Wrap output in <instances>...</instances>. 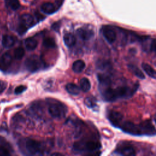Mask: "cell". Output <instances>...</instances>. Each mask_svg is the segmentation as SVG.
<instances>
[{"label":"cell","mask_w":156,"mask_h":156,"mask_svg":"<svg viewBox=\"0 0 156 156\" xmlns=\"http://www.w3.org/2000/svg\"><path fill=\"white\" fill-rule=\"evenodd\" d=\"M139 84L136 83L133 86H120L116 88L108 87L101 91L102 98L107 102H114L118 99H127L133 95L138 90Z\"/></svg>","instance_id":"6da1fadb"},{"label":"cell","mask_w":156,"mask_h":156,"mask_svg":"<svg viewBox=\"0 0 156 156\" xmlns=\"http://www.w3.org/2000/svg\"><path fill=\"white\" fill-rule=\"evenodd\" d=\"M124 132L135 136H153L155 135L154 126L150 120H146L138 124L131 121H125L119 127Z\"/></svg>","instance_id":"7a4b0ae2"},{"label":"cell","mask_w":156,"mask_h":156,"mask_svg":"<svg viewBox=\"0 0 156 156\" xmlns=\"http://www.w3.org/2000/svg\"><path fill=\"white\" fill-rule=\"evenodd\" d=\"M19 147L24 154L34 155H43L44 151V144L31 138H26L20 141Z\"/></svg>","instance_id":"3957f363"},{"label":"cell","mask_w":156,"mask_h":156,"mask_svg":"<svg viewBox=\"0 0 156 156\" xmlns=\"http://www.w3.org/2000/svg\"><path fill=\"white\" fill-rule=\"evenodd\" d=\"M46 101L49 113L52 117L60 119L65 116L68 108L64 104L52 98L46 99Z\"/></svg>","instance_id":"277c9868"},{"label":"cell","mask_w":156,"mask_h":156,"mask_svg":"<svg viewBox=\"0 0 156 156\" xmlns=\"http://www.w3.org/2000/svg\"><path fill=\"white\" fill-rule=\"evenodd\" d=\"M101 147V143L93 140H83L75 142L73 146V150L77 152H94Z\"/></svg>","instance_id":"5b68a950"},{"label":"cell","mask_w":156,"mask_h":156,"mask_svg":"<svg viewBox=\"0 0 156 156\" xmlns=\"http://www.w3.org/2000/svg\"><path fill=\"white\" fill-rule=\"evenodd\" d=\"M24 65L29 71L34 73L44 68L45 63L40 57L37 55H32L27 58L25 60Z\"/></svg>","instance_id":"8992f818"},{"label":"cell","mask_w":156,"mask_h":156,"mask_svg":"<svg viewBox=\"0 0 156 156\" xmlns=\"http://www.w3.org/2000/svg\"><path fill=\"white\" fill-rule=\"evenodd\" d=\"M35 24V20L33 16L28 13L23 14L20 18L17 32L20 35H23L29 28L32 27Z\"/></svg>","instance_id":"52a82bcc"},{"label":"cell","mask_w":156,"mask_h":156,"mask_svg":"<svg viewBox=\"0 0 156 156\" xmlns=\"http://www.w3.org/2000/svg\"><path fill=\"white\" fill-rule=\"evenodd\" d=\"M115 152L120 155L133 156L136 155V151L132 144L128 142H121L116 147Z\"/></svg>","instance_id":"ba28073f"},{"label":"cell","mask_w":156,"mask_h":156,"mask_svg":"<svg viewBox=\"0 0 156 156\" xmlns=\"http://www.w3.org/2000/svg\"><path fill=\"white\" fill-rule=\"evenodd\" d=\"M101 31L106 40L110 44L113 43L116 39V33L115 30L110 26H103L101 29Z\"/></svg>","instance_id":"9c48e42d"},{"label":"cell","mask_w":156,"mask_h":156,"mask_svg":"<svg viewBox=\"0 0 156 156\" xmlns=\"http://www.w3.org/2000/svg\"><path fill=\"white\" fill-rule=\"evenodd\" d=\"M107 118L112 126H113L115 127L119 128V127L121 125V122L122 121L123 116L119 112L110 110L107 113Z\"/></svg>","instance_id":"30bf717a"},{"label":"cell","mask_w":156,"mask_h":156,"mask_svg":"<svg viewBox=\"0 0 156 156\" xmlns=\"http://www.w3.org/2000/svg\"><path fill=\"white\" fill-rule=\"evenodd\" d=\"M99 82V87L100 91L111 87L112 81L111 78L107 74H98L97 75Z\"/></svg>","instance_id":"8fae6325"},{"label":"cell","mask_w":156,"mask_h":156,"mask_svg":"<svg viewBox=\"0 0 156 156\" xmlns=\"http://www.w3.org/2000/svg\"><path fill=\"white\" fill-rule=\"evenodd\" d=\"M12 62V57L9 52H5L0 58V70L5 71L9 69Z\"/></svg>","instance_id":"7c38bea8"},{"label":"cell","mask_w":156,"mask_h":156,"mask_svg":"<svg viewBox=\"0 0 156 156\" xmlns=\"http://www.w3.org/2000/svg\"><path fill=\"white\" fill-rule=\"evenodd\" d=\"M77 34L78 36L83 40L87 41L90 40L94 37V33L91 29L80 27L77 30Z\"/></svg>","instance_id":"4fadbf2b"},{"label":"cell","mask_w":156,"mask_h":156,"mask_svg":"<svg viewBox=\"0 0 156 156\" xmlns=\"http://www.w3.org/2000/svg\"><path fill=\"white\" fill-rule=\"evenodd\" d=\"M40 9L42 12L47 15L53 14L57 10L55 6L51 2H44L42 4Z\"/></svg>","instance_id":"5bb4252c"},{"label":"cell","mask_w":156,"mask_h":156,"mask_svg":"<svg viewBox=\"0 0 156 156\" xmlns=\"http://www.w3.org/2000/svg\"><path fill=\"white\" fill-rule=\"evenodd\" d=\"M16 42V38L13 36L9 35H4L2 37V44L6 48L12 47Z\"/></svg>","instance_id":"9a60e30c"},{"label":"cell","mask_w":156,"mask_h":156,"mask_svg":"<svg viewBox=\"0 0 156 156\" xmlns=\"http://www.w3.org/2000/svg\"><path fill=\"white\" fill-rule=\"evenodd\" d=\"M63 41L68 48L73 47L76 43V38L74 35L71 33H66L63 36Z\"/></svg>","instance_id":"2e32d148"},{"label":"cell","mask_w":156,"mask_h":156,"mask_svg":"<svg viewBox=\"0 0 156 156\" xmlns=\"http://www.w3.org/2000/svg\"><path fill=\"white\" fill-rule=\"evenodd\" d=\"M24 45L28 51H33L37 47L38 41L35 38L33 37H29L25 40Z\"/></svg>","instance_id":"e0dca14e"},{"label":"cell","mask_w":156,"mask_h":156,"mask_svg":"<svg viewBox=\"0 0 156 156\" xmlns=\"http://www.w3.org/2000/svg\"><path fill=\"white\" fill-rule=\"evenodd\" d=\"M85 68V63L82 60H76L72 65V69L76 73H81Z\"/></svg>","instance_id":"ac0fdd59"},{"label":"cell","mask_w":156,"mask_h":156,"mask_svg":"<svg viewBox=\"0 0 156 156\" xmlns=\"http://www.w3.org/2000/svg\"><path fill=\"white\" fill-rule=\"evenodd\" d=\"M129 69L137 77L141 79H145V76L143 71L136 65L130 64L128 65Z\"/></svg>","instance_id":"d6986e66"},{"label":"cell","mask_w":156,"mask_h":156,"mask_svg":"<svg viewBox=\"0 0 156 156\" xmlns=\"http://www.w3.org/2000/svg\"><path fill=\"white\" fill-rule=\"evenodd\" d=\"M67 92L73 95H78L80 93V88L75 83H68L65 87Z\"/></svg>","instance_id":"ffe728a7"},{"label":"cell","mask_w":156,"mask_h":156,"mask_svg":"<svg viewBox=\"0 0 156 156\" xmlns=\"http://www.w3.org/2000/svg\"><path fill=\"white\" fill-rule=\"evenodd\" d=\"M141 67L143 69V70L145 71V73L151 77L152 79H155L156 77V73L155 69L148 63H143L141 65Z\"/></svg>","instance_id":"44dd1931"},{"label":"cell","mask_w":156,"mask_h":156,"mask_svg":"<svg viewBox=\"0 0 156 156\" xmlns=\"http://www.w3.org/2000/svg\"><path fill=\"white\" fill-rule=\"evenodd\" d=\"M96 68L100 70H106L111 68V63L108 60H98L96 63Z\"/></svg>","instance_id":"7402d4cb"},{"label":"cell","mask_w":156,"mask_h":156,"mask_svg":"<svg viewBox=\"0 0 156 156\" xmlns=\"http://www.w3.org/2000/svg\"><path fill=\"white\" fill-rule=\"evenodd\" d=\"M80 89L83 92H88L91 89V83L87 77H83L80 81Z\"/></svg>","instance_id":"603a6c76"},{"label":"cell","mask_w":156,"mask_h":156,"mask_svg":"<svg viewBox=\"0 0 156 156\" xmlns=\"http://www.w3.org/2000/svg\"><path fill=\"white\" fill-rule=\"evenodd\" d=\"M84 103L87 107L88 108H96L98 107L97 105V100L93 96H88L84 100Z\"/></svg>","instance_id":"cb8c5ba5"},{"label":"cell","mask_w":156,"mask_h":156,"mask_svg":"<svg viewBox=\"0 0 156 156\" xmlns=\"http://www.w3.org/2000/svg\"><path fill=\"white\" fill-rule=\"evenodd\" d=\"M43 45L46 48H54L56 46V43L54 38L51 37H46L43 40Z\"/></svg>","instance_id":"d4e9b609"},{"label":"cell","mask_w":156,"mask_h":156,"mask_svg":"<svg viewBox=\"0 0 156 156\" xmlns=\"http://www.w3.org/2000/svg\"><path fill=\"white\" fill-rule=\"evenodd\" d=\"M24 54L25 51L24 48L22 47H18L14 50L13 56L15 59L21 60L24 57Z\"/></svg>","instance_id":"484cf974"},{"label":"cell","mask_w":156,"mask_h":156,"mask_svg":"<svg viewBox=\"0 0 156 156\" xmlns=\"http://www.w3.org/2000/svg\"><path fill=\"white\" fill-rule=\"evenodd\" d=\"M12 147L10 144L5 146H0V156H7L11 154Z\"/></svg>","instance_id":"4316f807"},{"label":"cell","mask_w":156,"mask_h":156,"mask_svg":"<svg viewBox=\"0 0 156 156\" xmlns=\"http://www.w3.org/2000/svg\"><path fill=\"white\" fill-rule=\"evenodd\" d=\"M5 2L7 6L13 10H16L20 7V4L18 0H5Z\"/></svg>","instance_id":"83f0119b"},{"label":"cell","mask_w":156,"mask_h":156,"mask_svg":"<svg viewBox=\"0 0 156 156\" xmlns=\"http://www.w3.org/2000/svg\"><path fill=\"white\" fill-rule=\"evenodd\" d=\"M27 89V87L24 85H19L15 89V93L16 94H21Z\"/></svg>","instance_id":"f1b7e54d"},{"label":"cell","mask_w":156,"mask_h":156,"mask_svg":"<svg viewBox=\"0 0 156 156\" xmlns=\"http://www.w3.org/2000/svg\"><path fill=\"white\" fill-rule=\"evenodd\" d=\"M60 26H61V22L60 21H57V22L52 24L51 27L53 30H54L55 31L58 32L60 30Z\"/></svg>","instance_id":"f546056e"},{"label":"cell","mask_w":156,"mask_h":156,"mask_svg":"<svg viewBox=\"0 0 156 156\" xmlns=\"http://www.w3.org/2000/svg\"><path fill=\"white\" fill-rule=\"evenodd\" d=\"M7 82L4 80H0V93H2L7 87Z\"/></svg>","instance_id":"4dcf8cb0"},{"label":"cell","mask_w":156,"mask_h":156,"mask_svg":"<svg viewBox=\"0 0 156 156\" xmlns=\"http://www.w3.org/2000/svg\"><path fill=\"white\" fill-rule=\"evenodd\" d=\"M149 50L151 51H155V39H153L151 43L150 44V48H149Z\"/></svg>","instance_id":"1f68e13d"},{"label":"cell","mask_w":156,"mask_h":156,"mask_svg":"<svg viewBox=\"0 0 156 156\" xmlns=\"http://www.w3.org/2000/svg\"><path fill=\"white\" fill-rule=\"evenodd\" d=\"M9 144V143L6 141V140L3 137L0 136V146H5Z\"/></svg>","instance_id":"d6a6232c"},{"label":"cell","mask_w":156,"mask_h":156,"mask_svg":"<svg viewBox=\"0 0 156 156\" xmlns=\"http://www.w3.org/2000/svg\"><path fill=\"white\" fill-rule=\"evenodd\" d=\"M62 155V154H60V153H53V154H52V155Z\"/></svg>","instance_id":"836d02e7"}]
</instances>
